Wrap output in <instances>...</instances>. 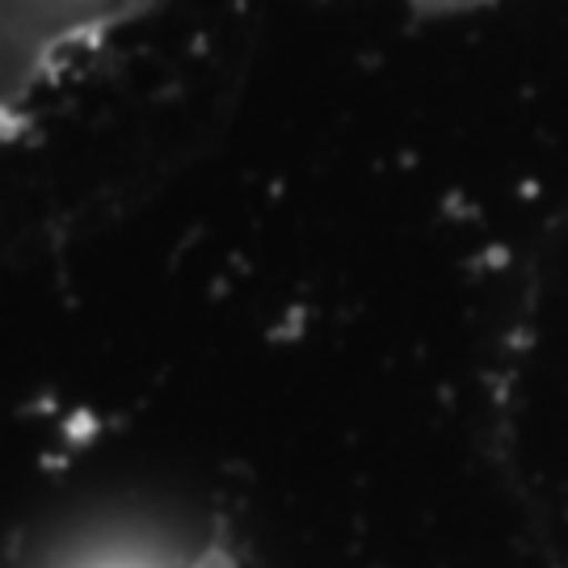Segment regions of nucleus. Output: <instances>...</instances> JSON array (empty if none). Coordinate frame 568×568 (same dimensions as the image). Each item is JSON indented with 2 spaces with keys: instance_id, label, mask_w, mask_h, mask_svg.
<instances>
[{
  "instance_id": "f03ea898",
  "label": "nucleus",
  "mask_w": 568,
  "mask_h": 568,
  "mask_svg": "<svg viewBox=\"0 0 568 568\" xmlns=\"http://www.w3.org/2000/svg\"><path fill=\"white\" fill-rule=\"evenodd\" d=\"M77 568H199V565H169V560L140 556V551H102V556H89Z\"/></svg>"
},
{
  "instance_id": "f257e3e1",
  "label": "nucleus",
  "mask_w": 568,
  "mask_h": 568,
  "mask_svg": "<svg viewBox=\"0 0 568 568\" xmlns=\"http://www.w3.org/2000/svg\"><path fill=\"white\" fill-rule=\"evenodd\" d=\"M156 0H0V143L72 63Z\"/></svg>"
}]
</instances>
